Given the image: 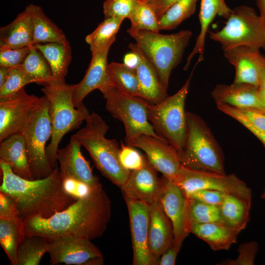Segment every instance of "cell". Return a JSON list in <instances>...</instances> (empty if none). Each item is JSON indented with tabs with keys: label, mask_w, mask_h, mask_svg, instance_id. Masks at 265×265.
<instances>
[{
	"label": "cell",
	"mask_w": 265,
	"mask_h": 265,
	"mask_svg": "<svg viewBox=\"0 0 265 265\" xmlns=\"http://www.w3.org/2000/svg\"><path fill=\"white\" fill-rule=\"evenodd\" d=\"M128 208L133 249V265H157L149 244L150 206L140 201L125 199Z\"/></svg>",
	"instance_id": "14"
},
{
	"label": "cell",
	"mask_w": 265,
	"mask_h": 265,
	"mask_svg": "<svg viewBox=\"0 0 265 265\" xmlns=\"http://www.w3.org/2000/svg\"><path fill=\"white\" fill-rule=\"evenodd\" d=\"M259 95L263 109L265 110V90L259 88Z\"/></svg>",
	"instance_id": "55"
},
{
	"label": "cell",
	"mask_w": 265,
	"mask_h": 265,
	"mask_svg": "<svg viewBox=\"0 0 265 265\" xmlns=\"http://www.w3.org/2000/svg\"><path fill=\"white\" fill-rule=\"evenodd\" d=\"M116 39H112L95 53H92L91 59L82 80L77 84L73 95V103L78 107L83 103L85 97L92 91H100L112 85L107 63L109 49Z\"/></svg>",
	"instance_id": "17"
},
{
	"label": "cell",
	"mask_w": 265,
	"mask_h": 265,
	"mask_svg": "<svg viewBox=\"0 0 265 265\" xmlns=\"http://www.w3.org/2000/svg\"><path fill=\"white\" fill-rule=\"evenodd\" d=\"M183 86L174 95L157 104H148V118L156 133L167 140L178 154L185 146L186 132L185 102L194 71Z\"/></svg>",
	"instance_id": "7"
},
{
	"label": "cell",
	"mask_w": 265,
	"mask_h": 265,
	"mask_svg": "<svg viewBox=\"0 0 265 265\" xmlns=\"http://www.w3.org/2000/svg\"><path fill=\"white\" fill-rule=\"evenodd\" d=\"M259 249V244L256 241L242 243L237 249L238 256L236 259L225 260L218 265H253Z\"/></svg>",
	"instance_id": "41"
},
{
	"label": "cell",
	"mask_w": 265,
	"mask_h": 265,
	"mask_svg": "<svg viewBox=\"0 0 265 265\" xmlns=\"http://www.w3.org/2000/svg\"><path fill=\"white\" fill-rule=\"evenodd\" d=\"M252 198L226 193L219 206L224 223L238 233L244 229L250 219Z\"/></svg>",
	"instance_id": "28"
},
{
	"label": "cell",
	"mask_w": 265,
	"mask_h": 265,
	"mask_svg": "<svg viewBox=\"0 0 265 265\" xmlns=\"http://www.w3.org/2000/svg\"><path fill=\"white\" fill-rule=\"evenodd\" d=\"M237 109L254 127L265 132V110L255 108Z\"/></svg>",
	"instance_id": "48"
},
{
	"label": "cell",
	"mask_w": 265,
	"mask_h": 265,
	"mask_svg": "<svg viewBox=\"0 0 265 265\" xmlns=\"http://www.w3.org/2000/svg\"><path fill=\"white\" fill-rule=\"evenodd\" d=\"M260 10V17L265 26V0H256Z\"/></svg>",
	"instance_id": "53"
},
{
	"label": "cell",
	"mask_w": 265,
	"mask_h": 265,
	"mask_svg": "<svg viewBox=\"0 0 265 265\" xmlns=\"http://www.w3.org/2000/svg\"><path fill=\"white\" fill-rule=\"evenodd\" d=\"M157 172L147 159L144 166L131 172L120 187L124 198L140 201L149 206L160 201L167 179L159 178Z\"/></svg>",
	"instance_id": "16"
},
{
	"label": "cell",
	"mask_w": 265,
	"mask_h": 265,
	"mask_svg": "<svg viewBox=\"0 0 265 265\" xmlns=\"http://www.w3.org/2000/svg\"><path fill=\"white\" fill-rule=\"evenodd\" d=\"M190 233L205 241L214 251L228 250L237 242L238 232L220 222L192 224Z\"/></svg>",
	"instance_id": "27"
},
{
	"label": "cell",
	"mask_w": 265,
	"mask_h": 265,
	"mask_svg": "<svg viewBox=\"0 0 265 265\" xmlns=\"http://www.w3.org/2000/svg\"><path fill=\"white\" fill-rule=\"evenodd\" d=\"M49 242L40 236H25L17 249V265H39L48 252Z\"/></svg>",
	"instance_id": "34"
},
{
	"label": "cell",
	"mask_w": 265,
	"mask_h": 265,
	"mask_svg": "<svg viewBox=\"0 0 265 265\" xmlns=\"http://www.w3.org/2000/svg\"><path fill=\"white\" fill-rule=\"evenodd\" d=\"M216 103L225 104L238 109H263L259 95V87L246 83L217 85L212 92Z\"/></svg>",
	"instance_id": "23"
},
{
	"label": "cell",
	"mask_w": 265,
	"mask_h": 265,
	"mask_svg": "<svg viewBox=\"0 0 265 265\" xmlns=\"http://www.w3.org/2000/svg\"><path fill=\"white\" fill-rule=\"evenodd\" d=\"M124 20L117 17L106 18L85 37V42L90 46L91 54L97 52L110 40L116 39V35Z\"/></svg>",
	"instance_id": "36"
},
{
	"label": "cell",
	"mask_w": 265,
	"mask_h": 265,
	"mask_svg": "<svg viewBox=\"0 0 265 265\" xmlns=\"http://www.w3.org/2000/svg\"><path fill=\"white\" fill-rule=\"evenodd\" d=\"M130 146L122 144L119 152V160L126 169L135 170L140 169L145 164L147 158Z\"/></svg>",
	"instance_id": "42"
},
{
	"label": "cell",
	"mask_w": 265,
	"mask_h": 265,
	"mask_svg": "<svg viewBox=\"0 0 265 265\" xmlns=\"http://www.w3.org/2000/svg\"><path fill=\"white\" fill-rule=\"evenodd\" d=\"M85 121V127L73 136L88 152L95 166L101 174L120 188L127 180L131 172L125 169L120 161V148L117 141L106 137L109 126L97 113H90Z\"/></svg>",
	"instance_id": "3"
},
{
	"label": "cell",
	"mask_w": 265,
	"mask_h": 265,
	"mask_svg": "<svg viewBox=\"0 0 265 265\" xmlns=\"http://www.w3.org/2000/svg\"><path fill=\"white\" fill-rule=\"evenodd\" d=\"M26 7L31 18L33 45L47 43L66 44L69 42L63 31L46 15L41 7L32 4Z\"/></svg>",
	"instance_id": "29"
},
{
	"label": "cell",
	"mask_w": 265,
	"mask_h": 265,
	"mask_svg": "<svg viewBox=\"0 0 265 265\" xmlns=\"http://www.w3.org/2000/svg\"><path fill=\"white\" fill-rule=\"evenodd\" d=\"M108 72L112 85L132 96L140 97V90L136 68L124 63H108Z\"/></svg>",
	"instance_id": "33"
},
{
	"label": "cell",
	"mask_w": 265,
	"mask_h": 265,
	"mask_svg": "<svg viewBox=\"0 0 265 265\" xmlns=\"http://www.w3.org/2000/svg\"><path fill=\"white\" fill-rule=\"evenodd\" d=\"M225 194V193L217 190L199 189L186 196L208 204L219 206L223 201Z\"/></svg>",
	"instance_id": "46"
},
{
	"label": "cell",
	"mask_w": 265,
	"mask_h": 265,
	"mask_svg": "<svg viewBox=\"0 0 265 265\" xmlns=\"http://www.w3.org/2000/svg\"><path fill=\"white\" fill-rule=\"evenodd\" d=\"M131 28L159 32V18L152 7L145 0H139L128 18Z\"/></svg>",
	"instance_id": "38"
},
{
	"label": "cell",
	"mask_w": 265,
	"mask_h": 265,
	"mask_svg": "<svg viewBox=\"0 0 265 265\" xmlns=\"http://www.w3.org/2000/svg\"><path fill=\"white\" fill-rule=\"evenodd\" d=\"M76 84L63 82H52L41 89L48 100L49 113L52 134L50 142L46 147V154L51 167H57V153L58 146L67 133L79 128L90 114L83 104L77 107L73 103V95Z\"/></svg>",
	"instance_id": "4"
},
{
	"label": "cell",
	"mask_w": 265,
	"mask_h": 265,
	"mask_svg": "<svg viewBox=\"0 0 265 265\" xmlns=\"http://www.w3.org/2000/svg\"><path fill=\"white\" fill-rule=\"evenodd\" d=\"M49 63L53 77V82L65 81L68 68L72 59L69 42L39 43L33 45Z\"/></svg>",
	"instance_id": "30"
},
{
	"label": "cell",
	"mask_w": 265,
	"mask_h": 265,
	"mask_svg": "<svg viewBox=\"0 0 265 265\" xmlns=\"http://www.w3.org/2000/svg\"><path fill=\"white\" fill-rule=\"evenodd\" d=\"M198 0H177L159 20V30L175 29L193 15Z\"/></svg>",
	"instance_id": "35"
},
{
	"label": "cell",
	"mask_w": 265,
	"mask_h": 265,
	"mask_svg": "<svg viewBox=\"0 0 265 265\" xmlns=\"http://www.w3.org/2000/svg\"><path fill=\"white\" fill-rule=\"evenodd\" d=\"M32 42L31 18L26 7L11 23L0 28V48H20L33 45Z\"/></svg>",
	"instance_id": "26"
},
{
	"label": "cell",
	"mask_w": 265,
	"mask_h": 265,
	"mask_svg": "<svg viewBox=\"0 0 265 265\" xmlns=\"http://www.w3.org/2000/svg\"><path fill=\"white\" fill-rule=\"evenodd\" d=\"M32 79L35 83L45 85L53 81L51 67L47 60L33 45L23 63L17 68Z\"/></svg>",
	"instance_id": "32"
},
{
	"label": "cell",
	"mask_w": 265,
	"mask_h": 265,
	"mask_svg": "<svg viewBox=\"0 0 265 265\" xmlns=\"http://www.w3.org/2000/svg\"><path fill=\"white\" fill-rule=\"evenodd\" d=\"M181 246L174 242L170 247L166 250L159 258L158 265H174L176 258Z\"/></svg>",
	"instance_id": "49"
},
{
	"label": "cell",
	"mask_w": 265,
	"mask_h": 265,
	"mask_svg": "<svg viewBox=\"0 0 265 265\" xmlns=\"http://www.w3.org/2000/svg\"><path fill=\"white\" fill-rule=\"evenodd\" d=\"M139 0H105L103 3L105 19L129 18Z\"/></svg>",
	"instance_id": "40"
},
{
	"label": "cell",
	"mask_w": 265,
	"mask_h": 265,
	"mask_svg": "<svg viewBox=\"0 0 265 265\" xmlns=\"http://www.w3.org/2000/svg\"><path fill=\"white\" fill-rule=\"evenodd\" d=\"M160 201L173 229L175 243L182 246L190 232L187 198L178 186L167 179Z\"/></svg>",
	"instance_id": "18"
},
{
	"label": "cell",
	"mask_w": 265,
	"mask_h": 265,
	"mask_svg": "<svg viewBox=\"0 0 265 265\" xmlns=\"http://www.w3.org/2000/svg\"><path fill=\"white\" fill-rule=\"evenodd\" d=\"M30 47L15 49L0 48V66L18 68L26 56Z\"/></svg>",
	"instance_id": "43"
},
{
	"label": "cell",
	"mask_w": 265,
	"mask_h": 265,
	"mask_svg": "<svg viewBox=\"0 0 265 265\" xmlns=\"http://www.w3.org/2000/svg\"><path fill=\"white\" fill-rule=\"evenodd\" d=\"M34 80L17 68H11L7 79L0 87V98L11 96Z\"/></svg>",
	"instance_id": "39"
},
{
	"label": "cell",
	"mask_w": 265,
	"mask_h": 265,
	"mask_svg": "<svg viewBox=\"0 0 265 265\" xmlns=\"http://www.w3.org/2000/svg\"><path fill=\"white\" fill-rule=\"evenodd\" d=\"M261 197L262 199L265 200V188L263 190V191L262 192V193L261 194Z\"/></svg>",
	"instance_id": "57"
},
{
	"label": "cell",
	"mask_w": 265,
	"mask_h": 265,
	"mask_svg": "<svg viewBox=\"0 0 265 265\" xmlns=\"http://www.w3.org/2000/svg\"><path fill=\"white\" fill-rule=\"evenodd\" d=\"M226 20L220 30L209 32L210 38L223 51L242 46L265 49V26L252 7L237 6Z\"/></svg>",
	"instance_id": "9"
},
{
	"label": "cell",
	"mask_w": 265,
	"mask_h": 265,
	"mask_svg": "<svg viewBox=\"0 0 265 265\" xmlns=\"http://www.w3.org/2000/svg\"><path fill=\"white\" fill-rule=\"evenodd\" d=\"M185 146L179 153L182 165L201 171L225 174L223 152L208 125L197 115L186 111Z\"/></svg>",
	"instance_id": "6"
},
{
	"label": "cell",
	"mask_w": 265,
	"mask_h": 265,
	"mask_svg": "<svg viewBox=\"0 0 265 265\" xmlns=\"http://www.w3.org/2000/svg\"><path fill=\"white\" fill-rule=\"evenodd\" d=\"M259 88L265 90V66L261 63L260 66Z\"/></svg>",
	"instance_id": "54"
},
{
	"label": "cell",
	"mask_w": 265,
	"mask_h": 265,
	"mask_svg": "<svg viewBox=\"0 0 265 265\" xmlns=\"http://www.w3.org/2000/svg\"><path fill=\"white\" fill-rule=\"evenodd\" d=\"M126 144L142 150L149 163L157 171L167 180L174 181L181 163L177 151L167 140L162 137L141 134Z\"/></svg>",
	"instance_id": "15"
},
{
	"label": "cell",
	"mask_w": 265,
	"mask_h": 265,
	"mask_svg": "<svg viewBox=\"0 0 265 265\" xmlns=\"http://www.w3.org/2000/svg\"><path fill=\"white\" fill-rule=\"evenodd\" d=\"M173 181L185 195L199 189H210L249 198L252 196L251 188L235 174L197 170L181 165Z\"/></svg>",
	"instance_id": "11"
},
{
	"label": "cell",
	"mask_w": 265,
	"mask_h": 265,
	"mask_svg": "<svg viewBox=\"0 0 265 265\" xmlns=\"http://www.w3.org/2000/svg\"><path fill=\"white\" fill-rule=\"evenodd\" d=\"M111 204L103 186L48 218L33 215L23 221L25 236H36L49 241L66 237L93 239L101 237L110 221Z\"/></svg>",
	"instance_id": "1"
},
{
	"label": "cell",
	"mask_w": 265,
	"mask_h": 265,
	"mask_svg": "<svg viewBox=\"0 0 265 265\" xmlns=\"http://www.w3.org/2000/svg\"><path fill=\"white\" fill-rule=\"evenodd\" d=\"M154 9L159 18L177 0H145Z\"/></svg>",
	"instance_id": "50"
},
{
	"label": "cell",
	"mask_w": 265,
	"mask_h": 265,
	"mask_svg": "<svg viewBox=\"0 0 265 265\" xmlns=\"http://www.w3.org/2000/svg\"><path fill=\"white\" fill-rule=\"evenodd\" d=\"M259 60L261 63L265 66V57H264L261 53L259 56Z\"/></svg>",
	"instance_id": "56"
},
{
	"label": "cell",
	"mask_w": 265,
	"mask_h": 265,
	"mask_svg": "<svg viewBox=\"0 0 265 265\" xmlns=\"http://www.w3.org/2000/svg\"><path fill=\"white\" fill-rule=\"evenodd\" d=\"M62 184L65 192L77 200L87 196L93 189L86 184L71 178L63 179Z\"/></svg>",
	"instance_id": "45"
},
{
	"label": "cell",
	"mask_w": 265,
	"mask_h": 265,
	"mask_svg": "<svg viewBox=\"0 0 265 265\" xmlns=\"http://www.w3.org/2000/svg\"><path fill=\"white\" fill-rule=\"evenodd\" d=\"M24 237L20 217L0 218V244L12 265H17V249Z\"/></svg>",
	"instance_id": "31"
},
{
	"label": "cell",
	"mask_w": 265,
	"mask_h": 265,
	"mask_svg": "<svg viewBox=\"0 0 265 265\" xmlns=\"http://www.w3.org/2000/svg\"><path fill=\"white\" fill-rule=\"evenodd\" d=\"M47 253L52 265L104 264L100 250L90 239L83 237H66L50 240Z\"/></svg>",
	"instance_id": "12"
},
{
	"label": "cell",
	"mask_w": 265,
	"mask_h": 265,
	"mask_svg": "<svg viewBox=\"0 0 265 265\" xmlns=\"http://www.w3.org/2000/svg\"><path fill=\"white\" fill-rule=\"evenodd\" d=\"M11 68L0 66V87L6 81Z\"/></svg>",
	"instance_id": "52"
},
{
	"label": "cell",
	"mask_w": 265,
	"mask_h": 265,
	"mask_svg": "<svg viewBox=\"0 0 265 265\" xmlns=\"http://www.w3.org/2000/svg\"><path fill=\"white\" fill-rule=\"evenodd\" d=\"M80 147V142L72 135L65 147L58 149L57 159L62 178H73L93 188L102 187L98 177L93 174L89 162L83 157Z\"/></svg>",
	"instance_id": "19"
},
{
	"label": "cell",
	"mask_w": 265,
	"mask_h": 265,
	"mask_svg": "<svg viewBox=\"0 0 265 265\" xmlns=\"http://www.w3.org/2000/svg\"><path fill=\"white\" fill-rule=\"evenodd\" d=\"M187 205L190 226L192 224L211 222L224 223L219 206L188 198H187Z\"/></svg>",
	"instance_id": "37"
},
{
	"label": "cell",
	"mask_w": 265,
	"mask_h": 265,
	"mask_svg": "<svg viewBox=\"0 0 265 265\" xmlns=\"http://www.w3.org/2000/svg\"><path fill=\"white\" fill-rule=\"evenodd\" d=\"M129 48L138 58L136 69L140 97L150 104H157L164 100L169 95L154 66L135 43H130Z\"/></svg>",
	"instance_id": "20"
},
{
	"label": "cell",
	"mask_w": 265,
	"mask_h": 265,
	"mask_svg": "<svg viewBox=\"0 0 265 265\" xmlns=\"http://www.w3.org/2000/svg\"><path fill=\"white\" fill-rule=\"evenodd\" d=\"M124 61V63L127 65L131 67L136 68L138 62V58L134 53L132 52L131 53L127 54L125 55Z\"/></svg>",
	"instance_id": "51"
},
{
	"label": "cell",
	"mask_w": 265,
	"mask_h": 265,
	"mask_svg": "<svg viewBox=\"0 0 265 265\" xmlns=\"http://www.w3.org/2000/svg\"><path fill=\"white\" fill-rule=\"evenodd\" d=\"M0 161L7 164L19 176L27 180H33L24 138L21 134H13L0 142Z\"/></svg>",
	"instance_id": "25"
},
{
	"label": "cell",
	"mask_w": 265,
	"mask_h": 265,
	"mask_svg": "<svg viewBox=\"0 0 265 265\" xmlns=\"http://www.w3.org/2000/svg\"><path fill=\"white\" fill-rule=\"evenodd\" d=\"M216 104L219 110L239 122L255 135L265 146V131L254 127L237 108L223 103H217Z\"/></svg>",
	"instance_id": "44"
},
{
	"label": "cell",
	"mask_w": 265,
	"mask_h": 265,
	"mask_svg": "<svg viewBox=\"0 0 265 265\" xmlns=\"http://www.w3.org/2000/svg\"><path fill=\"white\" fill-rule=\"evenodd\" d=\"M49 106L47 97H40L20 133L24 138L33 180L47 177L54 170L46 154V143L52 134Z\"/></svg>",
	"instance_id": "8"
},
{
	"label": "cell",
	"mask_w": 265,
	"mask_h": 265,
	"mask_svg": "<svg viewBox=\"0 0 265 265\" xmlns=\"http://www.w3.org/2000/svg\"><path fill=\"white\" fill-rule=\"evenodd\" d=\"M232 10L226 4L225 0H201L199 14L200 30L193 50L186 58L184 70L187 69L191 60L195 55H198L197 64L204 59L206 34L215 17L219 15L227 19Z\"/></svg>",
	"instance_id": "24"
},
{
	"label": "cell",
	"mask_w": 265,
	"mask_h": 265,
	"mask_svg": "<svg viewBox=\"0 0 265 265\" xmlns=\"http://www.w3.org/2000/svg\"><path fill=\"white\" fill-rule=\"evenodd\" d=\"M149 206V244L157 264L162 253L175 242L174 236L172 223L160 201H157Z\"/></svg>",
	"instance_id": "22"
},
{
	"label": "cell",
	"mask_w": 265,
	"mask_h": 265,
	"mask_svg": "<svg viewBox=\"0 0 265 265\" xmlns=\"http://www.w3.org/2000/svg\"><path fill=\"white\" fill-rule=\"evenodd\" d=\"M40 98L28 94L24 87L11 96L0 98V142L21 133Z\"/></svg>",
	"instance_id": "13"
},
{
	"label": "cell",
	"mask_w": 265,
	"mask_h": 265,
	"mask_svg": "<svg viewBox=\"0 0 265 265\" xmlns=\"http://www.w3.org/2000/svg\"><path fill=\"white\" fill-rule=\"evenodd\" d=\"M223 52L225 58L235 69L233 83H246L259 87L260 49L242 46Z\"/></svg>",
	"instance_id": "21"
},
{
	"label": "cell",
	"mask_w": 265,
	"mask_h": 265,
	"mask_svg": "<svg viewBox=\"0 0 265 265\" xmlns=\"http://www.w3.org/2000/svg\"><path fill=\"white\" fill-rule=\"evenodd\" d=\"M100 91L106 101V109L113 118L123 124L126 143L141 134L161 137L156 133L148 120V103L145 100L129 95L113 85L108 86Z\"/></svg>",
	"instance_id": "10"
},
{
	"label": "cell",
	"mask_w": 265,
	"mask_h": 265,
	"mask_svg": "<svg viewBox=\"0 0 265 265\" xmlns=\"http://www.w3.org/2000/svg\"><path fill=\"white\" fill-rule=\"evenodd\" d=\"M0 169L2 178L0 192L13 198L23 221L33 215L50 217L77 200L64 191L63 178L58 166L48 177L32 180L15 174L2 161Z\"/></svg>",
	"instance_id": "2"
},
{
	"label": "cell",
	"mask_w": 265,
	"mask_h": 265,
	"mask_svg": "<svg viewBox=\"0 0 265 265\" xmlns=\"http://www.w3.org/2000/svg\"><path fill=\"white\" fill-rule=\"evenodd\" d=\"M20 215L15 200L11 196L0 192V218H17Z\"/></svg>",
	"instance_id": "47"
},
{
	"label": "cell",
	"mask_w": 265,
	"mask_h": 265,
	"mask_svg": "<svg viewBox=\"0 0 265 265\" xmlns=\"http://www.w3.org/2000/svg\"><path fill=\"white\" fill-rule=\"evenodd\" d=\"M135 44L153 64L160 81L167 91L172 71L181 62L192 36L189 30L170 34L146 30H127Z\"/></svg>",
	"instance_id": "5"
}]
</instances>
